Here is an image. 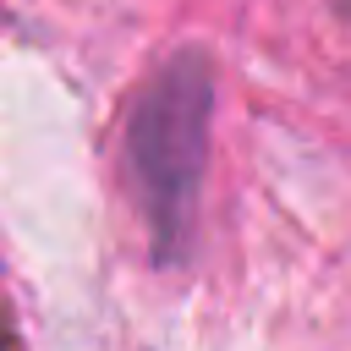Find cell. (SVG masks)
I'll list each match as a JSON object with an SVG mask.
<instances>
[{
  "label": "cell",
  "mask_w": 351,
  "mask_h": 351,
  "mask_svg": "<svg viewBox=\"0 0 351 351\" xmlns=\"http://www.w3.org/2000/svg\"><path fill=\"white\" fill-rule=\"evenodd\" d=\"M208 121H214V71L203 49H176L137 93L126 121V170L143 203L154 252L176 263L192 236L197 186L208 165Z\"/></svg>",
  "instance_id": "obj_1"
}]
</instances>
